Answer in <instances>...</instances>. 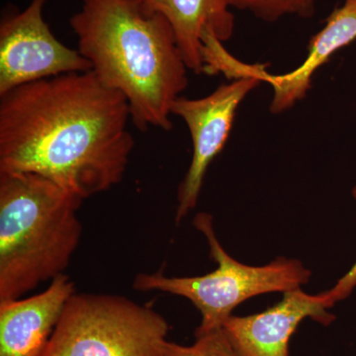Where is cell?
<instances>
[{"label": "cell", "mask_w": 356, "mask_h": 356, "mask_svg": "<svg viewBox=\"0 0 356 356\" xmlns=\"http://www.w3.org/2000/svg\"><path fill=\"white\" fill-rule=\"evenodd\" d=\"M194 226L208 241L210 255L218 267L212 273L192 277H170L163 270L140 273L133 282L138 291H159L184 297L200 312L195 337L221 330L236 306L248 298L271 292H286L308 282L311 271L297 259L278 257L264 266L241 264L227 254L217 240L212 216L199 213Z\"/></svg>", "instance_id": "obj_4"}, {"label": "cell", "mask_w": 356, "mask_h": 356, "mask_svg": "<svg viewBox=\"0 0 356 356\" xmlns=\"http://www.w3.org/2000/svg\"><path fill=\"white\" fill-rule=\"evenodd\" d=\"M353 197L356 199V186L353 191ZM356 287V262L355 266L351 267L350 270L348 271L343 277L337 281L336 286L332 287L337 295H339L341 300L346 299V297L350 296V293Z\"/></svg>", "instance_id": "obj_14"}, {"label": "cell", "mask_w": 356, "mask_h": 356, "mask_svg": "<svg viewBox=\"0 0 356 356\" xmlns=\"http://www.w3.org/2000/svg\"><path fill=\"white\" fill-rule=\"evenodd\" d=\"M195 337L196 341L192 346L168 341L165 356H238L222 329Z\"/></svg>", "instance_id": "obj_13"}, {"label": "cell", "mask_w": 356, "mask_h": 356, "mask_svg": "<svg viewBox=\"0 0 356 356\" xmlns=\"http://www.w3.org/2000/svg\"><path fill=\"white\" fill-rule=\"evenodd\" d=\"M170 325L121 295L74 292L42 356H165Z\"/></svg>", "instance_id": "obj_5"}, {"label": "cell", "mask_w": 356, "mask_h": 356, "mask_svg": "<svg viewBox=\"0 0 356 356\" xmlns=\"http://www.w3.org/2000/svg\"><path fill=\"white\" fill-rule=\"evenodd\" d=\"M259 83L257 79L243 76L222 84L205 97L189 99L179 96L173 103L172 114L184 119L193 144L191 166L178 187L177 224L197 205L206 172L228 140L236 110Z\"/></svg>", "instance_id": "obj_7"}, {"label": "cell", "mask_w": 356, "mask_h": 356, "mask_svg": "<svg viewBox=\"0 0 356 356\" xmlns=\"http://www.w3.org/2000/svg\"><path fill=\"white\" fill-rule=\"evenodd\" d=\"M48 0H32L0 23V95L49 77L90 72V63L56 38L44 19Z\"/></svg>", "instance_id": "obj_6"}, {"label": "cell", "mask_w": 356, "mask_h": 356, "mask_svg": "<svg viewBox=\"0 0 356 356\" xmlns=\"http://www.w3.org/2000/svg\"><path fill=\"white\" fill-rule=\"evenodd\" d=\"M125 96L92 72L23 84L0 95V172H32L91 197L120 184L135 140Z\"/></svg>", "instance_id": "obj_1"}, {"label": "cell", "mask_w": 356, "mask_h": 356, "mask_svg": "<svg viewBox=\"0 0 356 356\" xmlns=\"http://www.w3.org/2000/svg\"><path fill=\"white\" fill-rule=\"evenodd\" d=\"M70 25L98 81L125 96L136 128L170 131L188 67L166 18L139 0H81Z\"/></svg>", "instance_id": "obj_2"}, {"label": "cell", "mask_w": 356, "mask_h": 356, "mask_svg": "<svg viewBox=\"0 0 356 356\" xmlns=\"http://www.w3.org/2000/svg\"><path fill=\"white\" fill-rule=\"evenodd\" d=\"M152 13H159L172 25L187 67L203 72L202 40L211 31L228 41L235 29V16L229 0H139Z\"/></svg>", "instance_id": "obj_11"}, {"label": "cell", "mask_w": 356, "mask_h": 356, "mask_svg": "<svg viewBox=\"0 0 356 356\" xmlns=\"http://www.w3.org/2000/svg\"><path fill=\"white\" fill-rule=\"evenodd\" d=\"M231 7L248 11L255 17L275 22L285 16L310 18L316 13L318 0H229Z\"/></svg>", "instance_id": "obj_12"}, {"label": "cell", "mask_w": 356, "mask_h": 356, "mask_svg": "<svg viewBox=\"0 0 356 356\" xmlns=\"http://www.w3.org/2000/svg\"><path fill=\"white\" fill-rule=\"evenodd\" d=\"M339 295L332 288L318 295H309L301 288L283 293L275 306L255 315H232L222 325V332L238 356H288V346L300 323L311 318L330 325L334 316L327 312Z\"/></svg>", "instance_id": "obj_8"}, {"label": "cell", "mask_w": 356, "mask_h": 356, "mask_svg": "<svg viewBox=\"0 0 356 356\" xmlns=\"http://www.w3.org/2000/svg\"><path fill=\"white\" fill-rule=\"evenodd\" d=\"M74 281L60 274L39 294L0 301V356H42L57 327Z\"/></svg>", "instance_id": "obj_10"}, {"label": "cell", "mask_w": 356, "mask_h": 356, "mask_svg": "<svg viewBox=\"0 0 356 356\" xmlns=\"http://www.w3.org/2000/svg\"><path fill=\"white\" fill-rule=\"evenodd\" d=\"M356 40V0H344L325 20V27L312 37L308 56L303 64L284 74L267 72L266 65H248L233 56L225 58L222 74L229 79L250 76L266 81L273 88L270 110L280 113L305 97L312 86V77L339 49Z\"/></svg>", "instance_id": "obj_9"}, {"label": "cell", "mask_w": 356, "mask_h": 356, "mask_svg": "<svg viewBox=\"0 0 356 356\" xmlns=\"http://www.w3.org/2000/svg\"><path fill=\"white\" fill-rule=\"evenodd\" d=\"M83 201L36 173L0 172V301L65 273L83 235Z\"/></svg>", "instance_id": "obj_3"}]
</instances>
